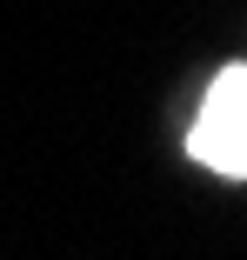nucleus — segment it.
I'll list each match as a JSON object with an SVG mask.
<instances>
[{
    "label": "nucleus",
    "mask_w": 247,
    "mask_h": 260,
    "mask_svg": "<svg viewBox=\"0 0 247 260\" xmlns=\"http://www.w3.org/2000/svg\"><path fill=\"white\" fill-rule=\"evenodd\" d=\"M187 153H194L207 174L247 180V67H221V74H214L201 114H194Z\"/></svg>",
    "instance_id": "1"
}]
</instances>
